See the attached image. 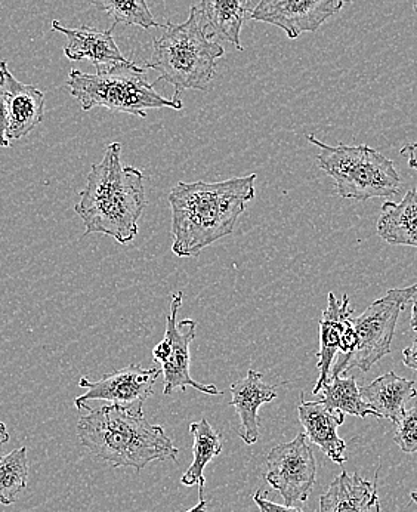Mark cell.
I'll list each match as a JSON object with an SVG mask.
<instances>
[{"label":"cell","mask_w":417,"mask_h":512,"mask_svg":"<svg viewBox=\"0 0 417 512\" xmlns=\"http://www.w3.org/2000/svg\"><path fill=\"white\" fill-rule=\"evenodd\" d=\"M394 441L404 453H417V402L404 410L397 422Z\"/></svg>","instance_id":"d4e9b609"},{"label":"cell","mask_w":417,"mask_h":512,"mask_svg":"<svg viewBox=\"0 0 417 512\" xmlns=\"http://www.w3.org/2000/svg\"><path fill=\"white\" fill-rule=\"evenodd\" d=\"M307 140L320 153L317 165L336 185V194L342 199L369 200L375 197H394L403 187L394 162L381 151L361 146H327L323 141L308 135Z\"/></svg>","instance_id":"8992f818"},{"label":"cell","mask_w":417,"mask_h":512,"mask_svg":"<svg viewBox=\"0 0 417 512\" xmlns=\"http://www.w3.org/2000/svg\"><path fill=\"white\" fill-rule=\"evenodd\" d=\"M0 94L8 110L6 138L9 141L21 140L43 122L45 94L36 86L15 79L6 61H0Z\"/></svg>","instance_id":"7c38bea8"},{"label":"cell","mask_w":417,"mask_h":512,"mask_svg":"<svg viewBox=\"0 0 417 512\" xmlns=\"http://www.w3.org/2000/svg\"><path fill=\"white\" fill-rule=\"evenodd\" d=\"M8 125V110H6V103L5 100H3V95L0 94V147L3 148L11 147V143H9L8 138H6Z\"/></svg>","instance_id":"4316f807"},{"label":"cell","mask_w":417,"mask_h":512,"mask_svg":"<svg viewBox=\"0 0 417 512\" xmlns=\"http://www.w3.org/2000/svg\"><path fill=\"white\" fill-rule=\"evenodd\" d=\"M190 433L193 436V464L188 468L187 473L181 478L184 486L191 487L199 484L200 501L205 499V470L210 461L222 452L221 437L216 433L215 428L209 424L208 419H200L190 425Z\"/></svg>","instance_id":"44dd1931"},{"label":"cell","mask_w":417,"mask_h":512,"mask_svg":"<svg viewBox=\"0 0 417 512\" xmlns=\"http://www.w3.org/2000/svg\"><path fill=\"white\" fill-rule=\"evenodd\" d=\"M250 0H200L199 11L202 21H205V29L209 27L213 36L222 37L233 43L239 51H243L240 33L247 12H249Z\"/></svg>","instance_id":"ffe728a7"},{"label":"cell","mask_w":417,"mask_h":512,"mask_svg":"<svg viewBox=\"0 0 417 512\" xmlns=\"http://www.w3.org/2000/svg\"><path fill=\"white\" fill-rule=\"evenodd\" d=\"M378 234L389 245L417 249V187L407 191L401 202L383 203Z\"/></svg>","instance_id":"d6986e66"},{"label":"cell","mask_w":417,"mask_h":512,"mask_svg":"<svg viewBox=\"0 0 417 512\" xmlns=\"http://www.w3.org/2000/svg\"><path fill=\"white\" fill-rule=\"evenodd\" d=\"M116 26L117 23H114L107 30L92 29L88 26L70 29L63 26L60 21H52V29L67 37V45L64 46L66 57L71 61L89 60L97 70L107 69L114 64L129 63L114 40L113 32Z\"/></svg>","instance_id":"4fadbf2b"},{"label":"cell","mask_w":417,"mask_h":512,"mask_svg":"<svg viewBox=\"0 0 417 512\" xmlns=\"http://www.w3.org/2000/svg\"><path fill=\"white\" fill-rule=\"evenodd\" d=\"M347 0H261L253 9L252 20L273 24L289 39L314 33L338 15Z\"/></svg>","instance_id":"8fae6325"},{"label":"cell","mask_w":417,"mask_h":512,"mask_svg":"<svg viewBox=\"0 0 417 512\" xmlns=\"http://www.w3.org/2000/svg\"><path fill=\"white\" fill-rule=\"evenodd\" d=\"M145 67L138 64L120 63L95 74L71 70L67 86L71 97L76 98L83 111L104 107L117 113L147 117L153 109L182 110L181 98L162 97L145 77Z\"/></svg>","instance_id":"5b68a950"},{"label":"cell","mask_w":417,"mask_h":512,"mask_svg":"<svg viewBox=\"0 0 417 512\" xmlns=\"http://www.w3.org/2000/svg\"><path fill=\"white\" fill-rule=\"evenodd\" d=\"M184 301V293L176 292L171 296V310L166 316L165 339L153 348V357L162 365L163 394L171 396L176 391H185L193 387L209 396L224 394L213 384H200L191 376V342L196 338L197 322L184 319L176 323L179 308Z\"/></svg>","instance_id":"ba28073f"},{"label":"cell","mask_w":417,"mask_h":512,"mask_svg":"<svg viewBox=\"0 0 417 512\" xmlns=\"http://www.w3.org/2000/svg\"><path fill=\"white\" fill-rule=\"evenodd\" d=\"M256 174L219 183H178L169 193L172 252L179 258L202 254L230 236L256 193Z\"/></svg>","instance_id":"6da1fadb"},{"label":"cell","mask_w":417,"mask_h":512,"mask_svg":"<svg viewBox=\"0 0 417 512\" xmlns=\"http://www.w3.org/2000/svg\"><path fill=\"white\" fill-rule=\"evenodd\" d=\"M352 314L354 308L349 304L348 295H344L342 301H339L335 293H329L327 307L320 322V350L317 353V369L320 375L315 382L314 396H318L324 385L329 382L333 362L341 348L342 336L351 322Z\"/></svg>","instance_id":"2e32d148"},{"label":"cell","mask_w":417,"mask_h":512,"mask_svg":"<svg viewBox=\"0 0 417 512\" xmlns=\"http://www.w3.org/2000/svg\"><path fill=\"white\" fill-rule=\"evenodd\" d=\"M231 406L240 416V439L252 446L259 440V407L274 402L278 391L276 385L265 382L261 372L250 369L243 379L231 384Z\"/></svg>","instance_id":"5bb4252c"},{"label":"cell","mask_w":417,"mask_h":512,"mask_svg":"<svg viewBox=\"0 0 417 512\" xmlns=\"http://www.w3.org/2000/svg\"><path fill=\"white\" fill-rule=\"evenodd\" d=\"M412 501L415 502V504H417V492H412Z\"/></svg>","instance_id":"d6a6232c"},{"label":"cell","mask_w":417,"mask_h":512,"mask_svg":"<svg viewBox=\"0 0 417 512\" xmlns=\"http://www.w3.org/2000/svg\"><path fill=\"white\" fill-rule=\"evenodd\" d=\"M29 480L27 447L12 450L0 459V504L12 505L26 490Z\"/></svg>","instance_id":"603a6c76"},{"label":"cell","mask_w":417,"mask_h":512,"mask_svg":"<svg viewBox=\"0 0 417 512\" xmlns=\"http://www.w3.org/2000/svg\"><path fill=\"white\" fill-rule=\"evenodd\" d=\"M11 436H9L8 427H6L5 422L0 421V459H2V446L3 444L8 443Z\"/></svg>","instance_id":"f546056e"},{"label":"cell","mask_w":417,"mask_h":512,"mask_svg":"<svg viewBox=\"0 0 417 512\" xmlns=\"http://www.w3.org/2000/svg\"><path fill=\"white\" fill-rule=\"evenodd\" d=\"M91 3L110 15L114 23L138 26L144 30L162 27L151 14L147 0H91Z\"/></svg>","instance_id":"cb8c5ba5"},{"label":"cell","mask_w":417,"mask_h":512,"mask_svg":"<svg viewBox=\"0 0 417 512\" xmlns=\"http://www.w3.org/2000/svg\"><path fill=\"white\" fill-rule=\"evenodd\" d=\"M376 512H382L381 504H379V502H378V505H376Z\"/></svg>","instance_id":"836d02e7"},{"label":"cell","mask_w":417,"mask_h":512,"mask_svg":"<svg viewBox=\"0 0 417 512\" xmlns=\"http://www.w3.org/2000/svg\"><path fill=\"white\" fill-rule=\"evenodd\" d=\"M403 363L409 369L417 370V338L403 351Z\"/></svg>","instance_id":"83f0119b"},{"label":"cell","mask_w":417,"mask_h":512,"mask_svg":"<svg viewBox=\"0 0 417 512\" xmlns=\"http://www.w3.org/2000/svg\"><path fill=\"white\" fill-rule=\"evenodd\" d=\"M77 422L80 443L113 468L141 471L153 461H176L178 447L163 427L150 424L144 413L114 404L86 406Z\"/></svg>","instance_id":"3957f363"},{"label":"cell","mask_w":417,"mask_h":512,"mask_svg":"<svg viewBox=\"0 0 417 512\" xmlns=\"http://www.w3.org/2000/svg\"><path fill=\"white\" fill-rule=\"evenodd\" d=\"M253 501L258 505L261 512H307L302 508L295 507V505H278L276 502L268 501L267 498L261 495V492H256L253 495Z\"/></svg>","instance_id":"484cf974"},{"label":"cell","mask_w":417,"mask_h":512,"mask_svg":"<svg viewBox=\"0 0 417 512\" xmlns=\"http://www.w3.org/2000/svg\"><path fill=\"white\" fill-rule=\"evenodd\" d=\"M120 156L122 144L105 147L101 162L91 166L74 211L85 224V234H104L128 245L137 237L147 197L145 175L135 166H122Z\"/></svg>","instance_id":"7a4b0ae2"},{"label":"cell","mask_w":417,"mask_h":512,"mask_svg":"<svg viewBox=\"0 0 417 512\" xmlns=\"http://www.w3.org/2000/svg\"><path fill=\"white\" fill-rule=\"evenodd\" d=\"M160 375L162 369H144L141 365L132 363L123 369L105 373L100 381L82 378L79 387L85 388L86 393L74 399V406L83 410L91 402H107L142 412L145 400L153 394L154 385Z\"/></svg>","instance_id":"30bf717a"},{"label":"cell","mask_w":417,"mask_h":512,"mask_svg":"<svg viewBox=\"0 0 417 512\" xmlns=\"http://www.w3.org/2000/svg\"><path fill=\"white\" fill-rule=\"evenodd\" d=\"M416 9H417V0H416Z\"/></svg>","instance_id":"e575fe53"},{"label":"cell","mask_w":417,"mask_h":512,"mask_svg":"<svg viewBox=\"0 0 417 512\" xmlns=\"http://www.w3.org/2000/svg\"><path fill=\"white\" fill-rule=\"evenodd\" d=\"M378 476L375 483L342 471L320 498V512H376L379 502Z\"/></svg>","instance_id":"e0dca14e"},{"label":"cell","mask_w":417,"mask_h":512,"mask_svg":"<svg viewBox=\"0 0 417 512\" xmlns=\"http://www.w3.org/2000/svg\"><path fill=\"white\" fill-rule=\"evenodd\" d=\"M364 402L375 410L376 416L389 421H400L407 402L417 396L416 382L400 378L395 372L385 373L367 387L360 388Z\"/></svg>","instance_id":"ac0fdd59"},{"label":"cell","mask_w":417,"mask_h":512,"mask_svg":"<svg viewBox=\"0 0 417 512\" xmlns=\"http://www.w3.org/2000/svg\"><path fill=\"white\" fill-rule=\"evenodd\" d=\"M401 156H406L409 160V166L417 171V143L407 144L400 150Z\"/></svg>","instance_id":"f1b7e54d"},{"label":"cell","mask_w":417,"mask_h":512,"mask_svg":"<svg viewBox=\"0 0 417 512\" xmlns=\"http://www.w3.org/2000/svg\"><path fill=\"white\" fill-rule=\"evenodd\" d=\"M206 507H208V504H206L205 499H203V501H200L193 510L187 512H206Z\"/></svg>","instance_id":"1f68e13d"},{"label":"cell","mask_w":417,"mask_h":512,"mask_svg":"<svg viewBox=\"0 0 417 512\" xmlns=\"http://www.w3.org/2000/svg\"><path fill=\"white\" fill-rule=\"evenodd\" d=\"M165 33L154 40L153 60L145 69L156 70L159 79L171 83L175 97L182 91H206L215 76L216 60L225 49L209 40L199 8L190 9L185 23H168Z\"/></svg>","instance_id":"277c9868"},{"label":"cell","mask_w":417,"mask_h":512,"mask_svg":"<svg viewBox=\"0 0 417 512\" xmlns=\"http://www.w3.org/2000/svg\"><path fill=\"white\" fill-rule=\"evenodd\" d=\"M318 396H320V402L326 404L329 409L339 410L345 415L358 416V418L376 416L375 410L361 397L360 387L354 376L349 378L332 376Z\"/></svg>","instance_id":"7402d4cb"},{"label":"cell","mask_w":417,"mask_h":512,"mask_svg":"<svg viewBox=\"0 0 417 512\" xmlns=\"http://www.w3.org/2000/svg\"><path fill=\"white\" fill-rule=\"evenodd\" d=\"M417 298V285L403 289H391L385 296L376 299L357 319L352 317V328L357 335L354 351L341 356L330 372L332 376L347 375L351 369L369 372L379 360L391 353L392 339L397 328L398 317L407 304Z\"/></svg>","instance_id":"52a82bcc"},{"label":"cell","mask_w":417,"mask_h":512,"mask_svg":"<svg viewBox=\"0 0 417 512\" xmlns=\"http://www.w3.org/2000/svg\"><path fill=\"white\" fill-rule=\"evenodd\" d=\"M410 328H412V330H415V332H417V298L415 299V301H413L412 319H410Z\"/></svg>","instance_id":"4dcf8cb0"},{"label":"cell","mask_w":417,"mask_h":512,"mask_svg":"<svg viewBox=\"0 0 417 512\" xmlns=\"http://www.w3.org/2000/svg\"><path fill=\"white\" fill-rule=\"evenodd\" d=\"M299 421L305 430V436L315 446L323 450L327 458L335 464L342 465L347 462L345 450L347 443L339 437L338 428L345 422V413L332 410L320 400L304 402L298 406Z\"/></svg>","instance_id":"9a60e30c"},{"label":"cell","mask_w":417,"mask_h":512,"mask_svg":"<svg viewBox=\"0 0 417 512\" xmlns=\"http://www.w3.org/2000/svg\"><path fill=\"white\" fill-rule=\"evenodd\" d=\"M317 478L313 447L305 433L277 444L267 456L265 481L280 493L286 505L307 502Z\"/></svg>","instance_id":"9c48e42d"}]
</instances>
